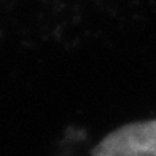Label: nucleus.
<instances>
[{
  "label": "nucleus",
  "instance_id": "obj_1",
  "mask_svg": "<svg viewBox=\"0 0 156 156\" xmlns=\"http://www.w3.org/2000/svg\"><path fill=\"white\" fill-rule=\"evenodd\" d=\"M91 156H156V119L118 127L99 142Z\"/></svg>",
  "mask_w": 156,
  "mask_h": 156
}]
</instances>
